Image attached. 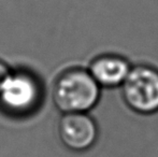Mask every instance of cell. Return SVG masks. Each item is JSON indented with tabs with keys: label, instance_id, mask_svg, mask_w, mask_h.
Returning a JSON list of instances; mask_svg holds the SVG:
<instances>
[{
	"label": "cell",
	"instance_id": "cell-2",
	"mask_svg": "<svg viewBox=\"0 0 158 157\" xmlns=\"http://www.w3.org/2000/svg\"><path fill=\"white\" fill-rule=\"evenodd\" d=\"M124 105L141 116L158 113V67L148 63L135 64L121 86Z\"/></svg>",
	"mask_w": 158,
	"mask_h": 157
},
{
	"label": "cell",
	"instance_id": "cell-6",
	"mask_svg": "<svg viewBox=\"0 0 158 157\" xmlns=\"http://www.w3.org/2000/svg\"><path fill=\"white\" fill-rule=\"evenodd\" d=\"M10 69L8 68V66L3 63V61L0 60V88H1L2 84L4 83L6 79L8 78V76L10 74Z\"/></svg>",
	"mask_w": 158,
	"mask_h": 157
},
{
	"label": "cell",
	"instance_id": "cell-1",
	"mask_svg": "<svg viewBox=\"0 0 158 157\" xmlns=\"http://www.w3.org/2000/svg\"><path fill=\"white\" fill-rule=\"evenodd\" d=\"M100 97L101 86L83 68L61 72L53 86L55 105L64 113L89 111L97 105Z\"/></svg>",
	"mask_w": 158,
	"mask_h": 157
},
{
	"label": "cell",
	"instance_id": "cell-4",
	"mask_svg": "<svg viewBox=\"0 0 158 157\" xmlns=\"http://www.w3.org/2000/svg\"><path fill=\"white\" fill-rule=\"evenodd\" d=\"M59 138L68 149L83 152L90 149L98 139V126L86 112L66 113L58 126Z\"/></svg>",
	"mask_w": 158,
	"mask_h": 157
},
{
	"label": "cell",
	"instance_id": "cell-5",
	"mask_svg": "<svg viewBox=\"0 0 158 157\" xmlns=\"http://www.w3.org/2000/svg\"><path fill=\"white\" fill-rule=\"evenodd\" d=\"M132 63L128 57L117 53H106L95 57L88 71L103 88H119L126 81Z\"/></svg>",
	"mask_w": 158,
	"mask_h": 157
},
{
	"label": "cell",
	"instance_id": "cell-3",
	"mask_svg": "<svg viewBox=\"0 0 158 157\" xmlns=\"http://www.w3.org/2000/svg\"><path fill=\"white\" fill-rule=\"evenodd\" d=\"M42 85L31 72H10L0 88V108L12 116L33 113L42 101Z\"/></svg>",
	"mask_w": 158,
	"mask_h": 157
}]
</instances>
